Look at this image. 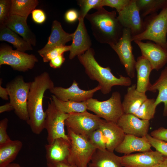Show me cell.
Instances as JSON below:
<instances>
[{"mask_svg":"<svg viewBox=\"0 0 167 167\" xmlns=\"http://www.w3.org/2000/svg\"><path fill=\"white\" fill-rule=\"evenodd\" d=\"M54 87V82L47 72L36 76L31 82L27 102L29 119L27 123L36 135L40 134L45 129L46 115L43 105L44 93Z\"/></svg>","mask_w":167,"mask_h":167,"instance_id":"obj_1","label":"cell"},{"mask_svg":"<svg viewBox=\"0 0 167 167\" xmlns=\"http://www.w3.org/2000/svg\"><path fill=\"white\" fill-rule=\"evenodd\" d=\"M116 14L115 11H109L101 7L86 16L94 37L100 43L110 46L116 43L122 36L124 28Z\"/></svg>","mask_w":167,"mask_h":167,"instance_id":"obj_2","label":"cell"},{"mask_svg":"<svg viewBox=\"0 0 167 167\" xmlns=\"http://www.w3.org/2000/svg\"><path fill=\"white\" fill-rule=\"evenodd\" d=\"M95 52L91 48L85 53L77 56L80 63L84 68L86 74L92 80L97 81L101 91L104 94L111 91L115 86L129 87L132 84L131 78L120 75L116 77L109 67H104L97 62L94 57Z\"/></svg>","mask_w":167,"mask_h":167,"instance_id":"obj_3","label":"cell"},{"mask_svg":"<svg viewBox=\"0 0 167 167\" xmlns=\"http://www.w3.org/2000/svg\"><path fill=\"white\" fill-rule=\"evenodd\" d=\"M144 29L140 34L132 36V41H152L167 50V5L158 13L146 17Z\"/></svg>","mask_w":167,"mask_h":167,"instance_id":"obj_4","label":"cell"},{"mask_svg":"<svg viewBox=\"0 0 167 167\" xmlns=\"http://www.w3.org/2000/svg\"><path fill=\"white\" fill-rule=\"evenodd\" d=\"M31 82L25 81L22 75L16 76L6 85L10 99L14 112L21 120L27 123L29 118L27 109V102Z\"/></svg>","mask_w":167,"mask_h":167,"instance_id":"obj_5","label":"cell"},{"mask_svg":"<svg viewBox=\"0 0 167 167\" xmlns=\"http://www.w3.org/2000/svg\"><path fill=\"white\" fill-rule=\"evenodd\" d=\"M87 109L107 122L117 123L124 113L121 95L116 91L112 93L109 99L100 101L92 98L86 101Z\"/></svg>","mask_w":167,"mask_h":167,"instance_id":"obj_6","label":"cell"},{"mask_svg":"<svg viewBox=\"0 0 167 167\" xmlns=\"http://www.w3.org/2000/svg\"><path fill=\"white\" fill-rule=\"evenodd\" d=\"M67 129L71 144L68 161L77 167H88L96 148L88 137L77 134L68 128Z\"/></svg>","mask_w":167,"mask_h":167,"instance_id":"obj_7","label":"cell"},{"mask_svg":"<svg viewBox=\"0 0 167 167\" xmlns=\"http://www.w3.org/2000/svg\"><path fill=\"white\" fill-rule=\"evenodd\" d=\"M48 103L45 111L46 118L45 129H46L48 144H51L56 139L59 138L69 139L65 133L64 126L65 121L69 114L64 113L58 109L55 105L51 98Z\"/></svg>","mask_w":167,"mask_h":167,"instance_id":"obj_8","label":"cell"},{"mask_svg":"<svg viewBox=\"0 0 167 167\" xmlns=\"http://www.w3.org/2000/svg\"><path fill=\"white\" fill-rule=\"evenodd\" d=\"M103 120L87 111L73 113L69 114L65 121V126L74 133L88 137L99 128Z\"/></svg>","mask_w":167,"mask_h":167,"instance_id":"obj_9","label":"cell"},{"mask_svg":"<svg viewBox=\"0 0 167 167\" xmlns=\"http://www.w3.org/2000/svg\"><path fill=\"white\" fill-rule=\"evenodd\" d=\"M38 60L36 56L24 52L13 50L7 46L0 49V66H10L14 70L26 72L32 69Z\"/></svg>","mask_w":167,"mask_h":167,"instance_id":"obj_10","label":"cell"},{"mask_svg":"<svg viewBox=\"0 0 167 167\" xmlns=\"http://www.w3.org/2000/svg\"><path fill=\"white\" fill-rule=\"evenodd\" d=\"M132 36L130 30L124 28L120 39L116 43L110 46L117 54L127 75L131 79L135 77L136 62L132 52Z\"/></svg>","mask_w":167,"mask_h":167,"instance_id":"obj_11","label":"cell"},{"mask_svg":"<svg viewBox=\"0 0 167 167\" xmlns=\"http://www.w3.org/2000/svg\"><path fill=\"white\" fill-rule=\"evenodd\" d=\"M118 13V19L123 28L129 29L132 36L141 33L144 29V21L141 18L136 0L130 3Z\"/></svg>","mask_w":167,"mask_h":167,"instance_id":"obj_12","label":"cell"},{"mask_svg":"<svg viewBox=\"0 0 167 167\" xmlns=\"http://www.w3.org/2000/svg\"><path fill=\"white\" fill-rule=\"evenodd\" d=\"M101 89V87L98 85L89 90H82L79 87L76 81L74 80L69 88L54 87L49 91L57 98L63 101H71L81 102L92 98L94 93Z\"/></svg>","mask_w":167,"mask_h":167,"instance_id":"obj_13","label":"cell"},{"mask_svg":"<svg viewBox=\"0 0 167 167\" xmlns=\"http://www.w3.org/2000/svg\"><path fill=\"white\" fill-rule=\"evenodd\" d=\"M158 152L152 150L120 156L124 167H153L165 158Z\"/></svg>","mask_w":167,"mask_h":167,"instance_id":"obj_14","label":"cell"},{"mask_svg":"<svg viewBox=\"0 0 167 167\" xmlns=\"http://www.w3.org/2000/svg\"><path fill=\"white\" fill-rule=\"evenodd\" d=\"M134 42L139 47L141 55L149 61L153 70L158 71L167 63V50L159 45L150 41Z\"/></svg>","mask_w":167,"mask_h":167,"instance_id":"obj_15","label":"cell"},{"mask_svg":"<svg viewBox=\"0 0 167 167\" xmlns=\"http://www.w3.org/2000/svg\"><path fill=\"white\" fill-rule=\"evenodd\" d=\"M84 19V18L79 17L78 25L73 33L69 56L70 59L83 54L91 48V40L88 32Z\"/></svg>","mask_w":167,"mask_h":167,"instance_id":"obj_16","label":"cell"},{"mask_svg":"<svg viewBox=\"0 0 167 167\" xmlns=\"http://www.w3.org/2000/svg\"><path fill=\"white\" fill-rule=\"evenodd\" d=\"M125 134L138 137L145 136L149 130V121L141 119L134 114L124 113L117 123Z\"/></svg>","mask_w":167,"mask_h":167,"instance_id":"obj_17","label":"cell"},{"mask_svg":"<svg viewBox=\"0 0 167 167\" xmlns=\"http://www.w3.org/2000/svg\"><path fill=\"white\" fill-rule=\"evenodd\" d=\"M70 139L63 138L55 139L51 144L45 146L46 163L68 161L71 148Z\"/></svg>","mask_w":167,"mask_h":167,"instance_id":"obj_18","label":"cell"},{"mask_svg":"<svg viewBox=\"0 0 167 167\" xmlns=\"http://www.w3.org/2000/svg\"><path fill=\"white\" fill-rule=\"evenodd\" d=\"M73 34L65 31L60 22L53 21L48 42L43 48L38 50V53L40 55L55 48L65 46L66 43L72 41Z\"/></svg>","mask_w":167,"mask_h":167,"instance_id":"obj_19","label":"cell"},{"mask_svg":"<svg viewBox=\"0 0 167 167\" xmlns=\"http://www.w3.org/2000/svg\"><path fill=\"white\" fill-rule=\"evenodd\" d=\"M151 146L146 136L138 137L125 134L124 137L115 151L124 155L135 152H144L151 150Z\"/></svg>","mask_w":167,"mask_h":167,"instance_id":"obj_20","label":"cell"},{"mask_svg":"<svg viewBox=\"0 0 167 167\" xmlns=\"http://www.w3.org/2000/svg\"><path fill=\"white\" fill-rule=\"evenodd\" d=\"M99 128L104 137L106 149L113 152L123 140L125 134L116 123L103 120Z\"/></svg>","mask_w":167,"mask_h":167,"instance_id":"obj_21","label":"cell"},{"mask_svg":"<svg viewBox=\"0 0 167 167\" xmlns=\"http://www.w3.org/2000/svg\"><path fill=\"white\" fill-rule=\"evenodd\" d=\"M135 70L137 75L136 89L139 92L146 93L152 85L149 77L153 70V67L149 61L141 55L137 58Z\"/></svg>","mask_w":167,"mask_h":167,"instance_id":"obj_22","label":"cell"},{"mask_svg":"<svg viewBox=\"0 0 167 167\" xmlns=\"http://www.w3.org/2000/svg\"><path fill=\"white\" fill-rule=\"evenodd\" d=\"M4 25L19 34L32 45H36V36L29 28L25 18L16 15H10Z\"/></svg>","mask_w":167,"mask_h":167,"instance_id":"obj_23","label":"cell"},{"mask_svg":"<svg viewBox=\"0 0 167 167\" xmlns=\"http://www.w3.org/2000/svg\"><path fill=\"white\" fill-rule=\"evenodd\" d=\"M147 98L145 93L137 90L136 84L129 87L122 102L124 113L134 114Z\"/></svg>","mask_w":167,"mask_h":167,"instance_id":"obj_24","label":"cell"},{"mask_svg":"<svg viewBox=\"0 0 167 167\" xmlns=\"http://www.w3.org/2000/svg\"><path fill=\"white\" fill-rule=\"evenodd\" d=\"M88 167H124L120 156L113 152L106 149H96L93 154Z\"/></svg>","mask_w":167,"mask_h":167,"instance_id":"obj_25","label":"cell"},{"mask_svg":"<svg viewBox=\"0 0 167 167\" xmlns=\"http://www.w3.org/2000/svg\"><path fill=\"white\" fill-rule=\"evenodd\" d=\"M158 91V94L155 99V104L157 106L160 103L164 104L163 115L167 116V67L161 71L158 79L152 85L148 91L153 92Z\"/></svg>","mask_w":167,"mask_h":167,"instance_id":"obj_26","label":"cell"},{"mask_svg":"<svg viewBox=\"0 0 167 167\" xmlns=\"http://www.w3.org/2000/svg\"><path fill=\"white\" fill-rule=\"evenodd\" d=\"M23 146L19 140H12L0 144V167H5L15 159Z\"/></svg>","mask_w":167,"mask_h":167,"instance_id":"obj_27","label":"cell"},{"mask_svg":"<svg viewBox=\"0 0 167 167\" xmlns=\"http://www.w3.org/2000/svg\"><path fill=\"white\" fill-rule=\"evenodd\" d=\"M0 41L12 44L16 50L21 52H24L33 49L31 45L4 25H0Z\"/></svg>","mask_w":167,"mask_h":167,"instance_id":"obj_28","label":"cell"},{"mask_svg":"<svg viewBox=\"0 0 167 167\" xmlns=\"http://www.w3.org/2000/svg\"><path fill=\"white\" fill-rule=\"evenodd\" d=\"M38 4L37 0H11L10 15H16L27 19Z\"/></svg>","mask_w":167,"mask_h":167,"instance_id":"obj_29","label":"cell"},{"mask_svg":"<svg viewBox=\"0 0 167 167\" xmlns=\"http://www.w3.org/2000/svg\"><path fill=\"white\" fill-rule=\"evenodd\" d=\"M51 96L56 106L64 113L70 114L73 113H82L87 110L86 101L81 102L71 101H63L53 95Z\"/></svg>","mask_w":167,"mask_h":167,"instance_id":"obj_30","label":"cell"},{"mask_svg":"<svg viewBox=\"0 0 167 167\" xmlns=\"http://www.w3.org/2000/svg\"><path fill=\"white\" fill-rule=\"evenodd\" d=\"M141 16L145 17L156 13L167 5V0H136Z\"/></svg>","mask_w":167,"mask_h":167,"instance_id":"obj_31","label":"cell"},{"mask_svg":"<svg viewBox=\"0 0 167 167\" xmlns=\"http://www.w3.org/2000/svg\"><path fill=\"white\" fill-rule=\"evenodd\" d=\"M155 99L148 98L133 114L139 118L149 121L154 118L157 106Z\"/></svg>","mask_w":167,"mask_h":167,"instance_id":"obj_32","label":"cell"},{"mask_svg":"<svg viewBox=\"0 0 167 167\" xmlns=\"http://www.w3.org/2000/svg\"><path fill=\"white\" fill-rule=\"evenodd\" d=\"M101 0H78L77 4L80 7L79 17L84 19L88 14V11L92 9H97L101 7Z\"/></svg>","mask_w":167,"mask_h":167,"instance_id":"obj_33","label":"cell"},{"mask_svg":"<svg viewBox=\"0 0 167 167\" xmlns=\"http://www.w3.org/2000/svg\"><path fill=\"white\" fill-rule=\"evenodd\" d=\"M88 138L93 146L96 148L101 150L106 149V143L102 133L99 128L93 131Z\"/></svg>","mask_w":167,"mask_h":167,"instance_id":"obj_34","label":"cell"},{"mask_svg":"<svg viewBox=\"0 0 167 167\" xmlns=\"http://www.w3.org/2000/svg\"><path fill=\"white\" fill-rule=\"evenodd\" d=\"M70 49L71 45L57 47L40 55L42 58L44 62H48L57 56L63 54L64 52L70 51Z\"/></svg>","mask_w":167,"mask_h":167,"instance_id":"obj_35","label":"cell"},{"mask_svg":"<svg viewBox=\"0 0 167 167\" xmlns=\"http://www.w3.org/2000/svg\"><path fill=\"white\" fill-rule=\"evenodd\" d=\"M146 136L152 147L164 156L167 157V142L154 138L148 134Z\"/></svg>","mask_w":167,"mask_h":167,"instance_id":"obj_36","label":"cell"},{"mask_svg":"<svg viewBox=\"0 0 167 167\" xmlns=\"http://www.w3.org/2000/svg\"><path fill=\"white\" fill-rule=\"evenodd\" d=\"M131 0H101V6H106L115 8L118 13L131 2Z\"/></svg>","mask_w":167,"mask_h":167,"instance_id":"obj_37","label":"cell"},{"mask_svg":"<svg viewBox=\"0 0 167 167\" xmlns=\"http://www.w3.org/2000/svg\"><path fill=\"white\" fill-rule=\"evenodd\" d=\"M11 0H0V25H4L10 15Z\"/></svg>","mask_w":167,"mask_h":167,"instance_id":"obj_38","label":"cell"},{"mask_svg":"<svg viewBox=\"0 0 167 167\" xmlns=\"http://www.w3.org/2000/svg\"><path fill=\"white\" fill-rule=\"evenodd\" d=\"M8 119L6 118L0 121V144L4 143L11 140L7 134Z\"/></svg>","mask_w":167,"mask_h":167,"instance_id":"obj_39","label":"cell"},{"mask_svg":"<svg viewBox=\"0 0 167 167\" xmlns=\"http://www.w3.org/2000/svg\"><path fill=\"white\" fill-rule=\"evenodd\" d=\"M150 135L154 138L167 142V128L160 127L152 131Z\"/></svg>","mask_w":167,"mask_h":167,"instance_id":"obj_40","label":"cell"},{"mask_svg":"<svg viewBox=\"0 0 167 167\" xmlns=\"http://www.w3.org/2000/svg\"><path fill=\"white\" fill-rule=\"evenodd\" d=\"M33 20L36 23L41 24L46 20V17L44 11L41 9H35L32 12Z\"/></svg>","mask_w":167,"mask_h":167,"instance_id":"obj_41","label":"cell"},{"mask_svg":"<svg viewBox=\"0 0 167 167\" xmlns=\"http://www.w3.org/2000/svg\"><path fill=\"white\" fill-rule=\"evenodd\" d=\"M79 12L75 9H71L67 11L65 15V19L68 23H73L79 19Z\"/></svg>","mask_w":167,"mask_h":167,"instance_id":"obj_42","label":"cell"},{"mask_svg":"<svg viewBox=\"0 0 167 167\" xmlns=\"http://www.w3.org/2000/svg\"><path fill=\"white\" fill-rule=\"evenodd\" d=\"M65 60L63 54L59 55L49 61L50 66L56 69L60 68Z\"/></svg>","mask_w":167,"mask_h":167,"instance_id":"obj_43","label":"cell"},{"mask_svg":"<svg viewBox=\"0 0 167 167\" xmlns=\"http://www.w3.org/2000/svg\"><path fill=\"white\" fill-rule=\"evenodd\" d=\"M46 167H77L68 161L54 163H46Z\"/></svg>","mask_w":167,"mask_h":167,"instance_id":"obj_44","label":"cell"},{"mask_svg":"<svg viewBox=\"0 0 167 167\" xmlns=\"http://www.w3.org/2000/svg\"><path fill=\"white\" fill-rule=\"evenodd\" d=\"M2 79L0 80V97L3 100H7L9 98V93L7 89L2 87Z\"/></svg>","mask_w":167,"mask_h":167,"instance_id":"obj_45","label":"cell"},{"mask_svg":"<svg viewBox=\"0 0 167 167\" xmlns=\"http://www.w3.org/2000/svg\"><path fill=\"white\" fill-rule=\"evenodd\" d=\"M14 110V108L10 103L8 102L0 106V113Z\"/></svg>","mask_w":167,"mask_h":167,"instance_id":"obj_46","label":"cell"},{"mask_svg":"<svg viewBox=\"0 0 167 167\" xmlns=\"http://www.w3.org/2000/svg\"><path fill=\"white\" fill-rule=\"evenodd\" d=\"M153 167H167V157L165 156L162 161Z\"/></svg>","mask_w":167,"mask_h":167,"instance_id":"obj_47","label":"cell"},{"mask_svg":"<svg viewBox=\"0 0 167 167\" xmlns=\"http://www.w3.org/2000/svg\"><path fill=\"white\" fill-rule=\"evenodd\" d=\"M5 167H24L23 166H22L19 164L15 163H11Z\"/></svg>","mask_w":167,"mask_h":167,"instance_id":"obj_48","label":"cell"}]
</instances>
